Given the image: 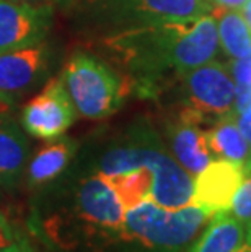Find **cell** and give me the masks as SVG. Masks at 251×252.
<instances>
[{
	"instance_id": "obj_13",
	"label": "cell",
	"mask_w": 251,
	"mask_h": 252,
	"mask_svg": "<svg viewBox=\"0 0 251 252\" xmlns=\"http://www.w3.org/2000/svg\"><path fill=\"white\" fill-rule=\"evenodd\" d=\"M28 158V142L17 127L0 124V182L15 184Z\"/></svg>"
},
{
	"instance_id": "obj_8",
	"label": "cell",
	"mask_w": 251,
	"mask_h": 252,
	"mask_svg": "<svg viewBox=\"0 0 251 252\" xmlns=\"http://www.w3.org/2000/svg\"><path fill=\"white\" fill-rule=\"evenodd\" d=\"M44 67L41 46L0 54V94L17 93L28 88Z\"/></svg>"
},
{
	"instance_id": "obj_4",
	"label": "cell",
	"mask_w": 251,
	"mask_h": 252,
	"mask_svg": "<svg viewBox=\"0 0 251 252\" xmlns=\"http://www.w3.org/2000/svg\"><path fill=\"white\" fill-rule=\"evenodd\" d=\"M183 75L197 112L215 114L218 117L232 114L237 87L225 67L217 62H207Z\"/></svg>"
},
{
	"instance_id": "obj_9",
	"label": "cell",
	"mask_w": 251,
	"mask_h": 252,
	"mask_svg": "<svg viewBox=\"0 0 251 252\" xmlns=\"http://www.w3.org/2000/svg\"><path fill=\"white\" fill-rule=\"evenodd\" d=\"M141 18L155 23L194 20L214 12L209 0H119Z\"/></svg>"
},
{
	"instance_id": "obj_12",
	"label": "cell",
	"mask_w": 251,
	"mask_h": 252,
	"mask_svg": "<svg viewBox=\"0 0 251 252\" xmlns=\"http://www.w3.org/2000/svg\"><path fill=\"white\" fill-rule=\"evenodd\" d=\"M217 20L218 39L222 47L233 59H245L251 54V31L242 13L233 8H214Z\"/></svg>"
},
{
	"instance_id": "obj_21",
	"label": "cell",
	"mask_w": 251,
	"mask_h": 252,
	"mask_svg": "<svg viewBox=\"0 0 251 252\" xmlns=\"http://www.w3.org/2000/svg\"><path fill=\"white\" fill-rule=\"evenodd\" d=\"M242 17H243L245 23L248 25V28L251 31V0H247L245 5L242 7Z\"/></svg>"
},
{
	"instance_id": "obj_10",
	"label": "cell",
	"mask_w": 251,
	"mask_h": 252,
	"mask_svg": "<svg viewBox=\"0 0 251 252\" xmlns=\"http://www.w3.org/2000/svg\"><path fill=\"white\" fill-rule=\"evenodd\" d=\"M207 135V145L212 157L242 164L247 174L251 173V147L237 124L233 112L222 116Z\"/></svg>"
},
{
	"instance_id": "obj_7",
	"label": "cell",
	"mask_w": 251,
	"mask_h": 252,
	"mask_svg": "<svg viewBox=\"0 0 251 252\" xmlns=\"http://www.w3.org/2000/svg\"><path fill=\"white\" fill-rule=\"evenodd\" d=\"M201 112H184L178 124L170 128V140L175 159L189 174H199L212 161L206 132L199 127Z\"/></svg>"
},
{
	"instance_id": "obj_19",
	"label": "cell",
	"mask_w": 251,
	"mask_h": 252,
	"mask_svg": "<svg viewBox=\"0 0 251 252\" xmlns=\"http://www.w3.org/2000/svg\"><path fill=\"white\" fill-rule=\"evenodd\" d=\"M0 252H35V251L26 241H17V243L13 241L12 244L5 246V248H0Z\"/></svg>"
},
{
	"instance_id": "obj_5",
	"label": "cell",
	"mask_w": 251,
	"mask_h": 252,
	"mask_svg": "<svg viewBox=\"0 0 251 252\" xmlns=\"http://www.w3.org/2000/svg\"><path fill=\"white\" fill-rule=\"evenodd\" d=\"M245 176L247 171L238 163L228 159L211 161L199 174H196L191 203L211 215L228 212Z\"/></svg>"
},
{
	"instance_id": "obj_14",
	"label": "cell",
	"mask_w": 251,
	"mask_h": 252,
	"mask_svg": "<svg viewBox=\"0 0 251 252\" xmlns=\"http://www.w3.org/2000/svg\"><path fill=\"white\" fill-rule=\"evenodd\" d=\"M75 153V143L72 140H59L57 143L47 145L33 158L28 169L30 184L39 186L49 182L66 169V166Z\"/></svg>"
},
{
	"instance_id": "obj_1",
	"label": "cell",
	"mask_w": 251,
	"mask_h": 252,
	"mask_svg": "<svg viewBox=\"0 0 251 252\" xmlns=\"http://www.w3.org/2000/svg\"><path fill=\"white\" fill-rule=\"evenodd\" d=\"M62 77L80 116L98 121L119 109L124 94L121 80L93 56L85 52L73 54Z\"/></svg>"
},
{
	"instance_id": "obj_11",
	"label": "cell",
	"mask_w": 251,
	"mask_h": 252,
	"mask_svg": "<svg viewBox=\"0 0 251 252\" xmlns=\"http://www.w3.org/2000/svg\"><path fill=\"white\" fill-rule=\"evenodd\" d=\"M247 238V223L228 212L215 213L188 252H237Z\"/></svg>"
},
{
	"instance_id": "obj_15",
	"label": "cell",
	"mask_w": 251,
	"mask_h": 252,
	"mask_svg": "<svg viewBox=\"0 0 251 252\" xmlns=\"http://www.w3.org/2000/svg\"><path fill=\"white\" fill-rule=\"evenodd\" d=\"M230 210L243 223L251 221V176L243 179L242 186L233 197Z\"/></svg>"
},
{
	"instance_id": "obj_23",
	"label": "cell",
	"mask_w": 251,
	"mask_h": 252,
	"mask_svg": "<svg viewBox=\"0 0 251 252\" xmlns=\"http://www.w3.org/2000/svg\"><path fill=\"white\" fill-rule=\"evenodd\" d=\"M17 2H26V3H33V5H44L46 0H17Z\"/></svg>"
},
{
	"instance_id": "obj_20",
	"label": "cell",
	"mask_w": 251,
	"mask_h": 252,
	"mask_svg": "<svg viewBox=\"0 0 251 252\" xmlns=\"http://www.w3.org/2000/svg\"><path fill=\"white\" fill-rule=\"evenodd\" d=\"M209 2L218 5V7H223V8L237 10V8H242L247 0H209Z\"/></svg>"
},
{
	"instance_id": "obj_17",
	"label": "cell",
	"mask_w": 251,
	"mask_h": 252,
	"mask_svg": "<svg viewBox=\"0 0 251 252\" xmlns=\"http://www.w3.org/2000/svg\"><path fill=\"white\" fill-rule=\"evenodd\" d=\"M238 114V127L242 130L243 137L247 138V142H250L251 147V106L245 108L243 111L237 112Z\"/></svg>"
},
{
	"instance_id": "obj_16",
	"label": "cell",
	"mask_w": 251,
	"mask_h": 252,
	"mask_svg": "<svg viewBox=\"0 0 251 252\" xmlns=\"http://www.w3.org/2000/svg\"><path fill=\"white\" fill-rule=\"evenodd\" d=\"M233 75L242 87H251V54L245 59H238V62H235Z\"/></svg>"
},
{
	"instance_id": "obj_18",
	"label": "cell",
	"mask_w": 251,
	"mask_h": 252,
	"mask_svg": "<svg viewBox=\"0 0 251 252\" xmlns=\"http://www.w3.org/2000/svg\"><path fill=\"white\" fill-rule=\"evenodd\" d=\"M13 243V236H12V229H10L8 223L5 221L3 215L0 213V248H5V246Z\"/></svg>"
},
{
	"instance_id": "obj_22",
	"label": "cell",
	"mask_w": 251,
	"mask_h": 252,
	"mask_svg": "<svg viewBox=\"0 0 251 252\" xmlns=\"http://www.w3.org/2000/svg\"><path fill=\"white\" fill-rule=\"evenodd\" d=\"M10 109V104H8V101L3 98L2 94H0V116L2 114H5V112H7Z\"/></svg>"
},
{
	"instance_id": "obj_24",
	"label": "cell",
	"mask_w": 251,
	"mask_h": 252,
	"mask_svg": "<svg viewBox=\"0 0 251 252\" xmlns=\"http://www.w3.org/2000/svg\"><path fill=\"white\" fill-rule=\"evenodd\" d=\"M237 252H238V251H237Z\"/></svg>"
},
{
	"instance_id": "obj_3",
	"label": "cell",
	"mask_w": 251,
	"mask_h": 252,
	"mask_svg": "<svg viewBox=\"0 0 251 252\" xmlns=\"http://www.w3.org/2000/svg\"><path fill=\"white\" fill-rule=\"evenodd\" d=\"M51 7L0 0V54L38 46L49 28Z\"/></svg>"
},
{
	"instance_id": "obj_2",
	"label": "cell",
	"mask_w": 251,
	"mask_h": 252,
	"mask_svg": "<svg viewBox=\"0 0 251 252\" xmlns=\"http://www.w3.org/2000/svg\"><path fill=\"white\" fill-rule=\"evenodd\" d=\"M75 121L73 106L62 78H54L25 106L21 122L33 137L51 140L62 135Z\"/></svg>"
},
{
	"instance_id": "obj_6",
	"label": "cell",
	"mask_w": 251,
	"mask_h": 252,
	"mask_svg": "<svg viewBox=\"0 0 251 252\" xmlns=\"http://www.w3.org/2000/svg\"><path fill=\"white\" fill-rule=\"evenodd\" d=\"M218 49L217 20L211 15L178 21L172 51V68L184 73L211 62Z\"/></svg>"
}]
</instances>
